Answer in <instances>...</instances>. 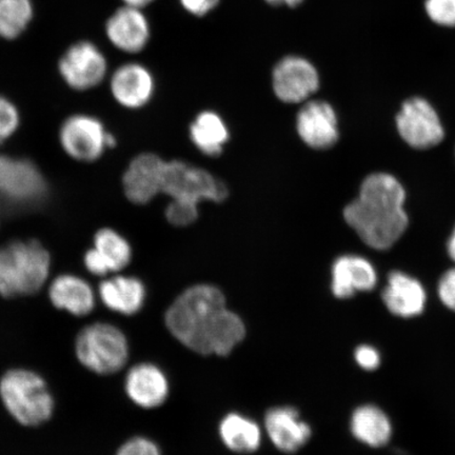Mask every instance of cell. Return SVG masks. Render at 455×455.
Returning <instances> with one entry per match:
<instances>
[{
    "mask_svg": "<svg viewBox=\"0 0 455 455\" xmlns=\"http://www.w3.org/2000/svg\"><path fill=\"white\" fill-rule=\"evenodd\" d=\"M350 430L357 441L373 448L387 445L394 432L388 415L374 405L355 409L350 419Z\"/></svg>",
    "mask_w": 455,
    "mask_h": 455,
    "instance_id": "obj_22",
    "label": "cell"
},
{
    "mask_svg": "<svg viewBox=\"0 0 455 455\" xmlns=\"http://www.w3.org/2000/svg\"><path fill=\"white\" fill-rule=\"evenodd\" d=\"M220 435L227 448L236 453H252L260 446L259 426L243 415H226L220 425Z\"/></svg>",
    "mask_w": 455,
    "mask_h": 455,
    "instance_id": "obj_24",
    "label": "cell"
},
{
    "mask_svg": "<svg viewBox=\"0 0 455 455\" xmlns=\"http://www.w3.org/2000/svg\"><path fill=\"white\" fill-rule=\"evenodd\" d=\"M180 2L187 12L198 17L212 12L220 4V0H180Z\"/></svg>",
    "mask_w": 455,
    "mask_h": 455,
    "instance_id": "obj_35",
    "label": "cell"
},
{
    "mask_svg": "<svg viewBox=\"0 0 455 455\" xmlns=\"http://www.w3.org/2000/svg\"><path fill=\"white\" fill-rule=\"evenodd\" d=\"M448 254L455 261V228L447 243Z\"/></svg>",
    "mask_w": 455,
    "mask_h": 455,
    "instance_id": "obj_38",
    "label": "cell"
},
{
    "mask_svg": "<svg viewBox=\"0 0 455 455\" xmlns=\"http://www.w3.org/2000/svg\"><path fill=\"white\" fill-rule=\"evenodd\" d=\"M48 297L55 308L74 316H85L95 308L96 294L91 283L84 277L62 273L50 282Z\"/></svg>",
    "mask_w": 455,
    "mask_h": 455,
    "instance_id": "obj_18",
    "label": "cell"
},
{
    "mask_svg": "<svg viewBox=\"0 0 455 455\" xmlns=\"http://www.w3.org/2000/svg\"><path fill=\"white\" fill-rule=\"evenodd\" d=\"M109 131L99 117L76 113L61 123L59 142L65 155L74 162L93 164L105 155Z\"/></svg>",
    "mask_w": 455,
    "mask_h": 455,
    "instance_id": "obj_8",
    "label": "cell"
},
{
    "mask_svg": "<svg viewBox=\"0 0 455 455\" xmlns=\"http://www.w3.org/2000/svg\"><path fill=\"white\" fill-rule=\"evenodd\" d=\"M267 4L275 5V7H281V5H287L290 8L298 7L304 0H265Z\"/></svg>",
    "mask_w": 455,
    "mask_h": 455,
    "instance_id": "obj_36",
    "label": "cell"
},
{
    "mask_svg": "<svg viewBox=\"0 0 455 455\" xmlns=\"http://www.w3.org/2000/svg\"><path fill=\"white\" fill-rule=\"evenodd\" d=\"M162 193L171 201L198 207L204 201L224 202L228 188L207 170L174 159L167 162Z\"/></svg>",
    "mask_w": 455,
    "mask_h": 455,
    "instance_id": "obj_6",
    "label": "cell"
},
{
    "mask_svg": "<svg viewBox=\"0 0 455 455\" xmlns=\"http://www.w3.org/2000/svg\"><path fill=\"white\" fill-rule=\"evenodd\" d=\"M378 283V273L371 263L358 255H343L331 268V291L335 298L348 299L358 292L371 291Z\"/></svg>",
    "mask_w": 455,
    "mask_h": 455,
    "instance_id": "obj_16",
    "label": "cell"
},
{
    "mask_svg": "<svg viewBox=\"0 0 455 455\" xmlns=\"http://www.w3.org/2000/svg\"><path fill=\"white\" fill-rule=\"evenodd\" d=\"M382 299L391 315L401 318L422 315L427 305V293L422 283L401 271L390 273Z\"/></svg>",
    "mask_w": 455,
    "mask_h": 455,
    "instance_id": "obj_17",
    "label": "cell"
},
{
    "mask_svg": "<svg viewBox=\"0 0 455 455\" xmlns=\"http://www.w3.org/2000/svg\"><path fill=\"white\" fill-rule=\"evenodd\" d=\"M355 360L357 365L366 371H374L379 367L382 357L375 347L361 345L355 351Z\"/></svg>",
    "mask_w": 455,
    "mask_h": 455,
    "instance_id": "obj_32",
    "label": "cell"
},
{
    "mask_svg": "<svg viewBox=\"0 0 455 455\" xmlns=\"http://www.w3.org/2000/svg\"><path fill=\"white\" fill-rule=\"evenodd\" d=\"M124 388L135 405L147 409L161 406L169 395L166 375L152 363H140L130 369Z\"/></svg>",
    "mask_w": 455,
    "mask_h": 455,
    "instance_id": "obj_20",
    "label": "cell"
},
{
    "mask_svg": "<svg viewBox=\"0 0 455 455\" xmlns=\"http://www.w3.org/2000/svg\"><path fill=\"white\" fill-rule=\"evenodd\" d=\"M21 116L14 102L0 95V146L13 138L20 130Z\"/></svg>",
    "mask_w": 455,
    "mask_h": 455,
    "instance_id": "obj_28",
    "label": "cell"
},
{
    "mask_svg": "<svg viewBox=\"0 0 455 455\" xmlns=\"http://www.w3.org/2000/svg\"><path fill=\"white\" fill-rule=\"evenodd\" d=\"M0 400L16 422L37 427L52 418L55 402L42 375L32 370H8L0 379Z\"/></svg>",
    "mask_w": 455,
    "mask_h": 455,
    "instance_id": "obj_4",
    "label": "cell"
},
{
    "mask_svg": "<svg viewBox=\"0 0 455 455\" xmlns=\"http://www.w3.org/2000/svg\"><path fill=\"white\" fill-rule=\"evenodd\" d=\"M47 193V180L36 164L0 153V198L28 207L42 203Z\"/></svg>",
    "mask_w": 455,
    "mask_h": 455,
    "instance_id": "obj_9",
    "label": "cell"
},
{
    "mask_svg": "<svg viewBox=\"0 0 455 455\" xmlns=\"http://www.w3.org/2000/svg\"><path fill=\"white\" fill-rule=\"evenodd\" d=\"M246 334L242 318L225 308L220 313L208 340V355H228Z\"/></svg>",
    "mask_w": 455,
    "mask_h": 455,
    "instance_id": "obj_27",
    "label": "cell"
},
{
    "mask_svg": "<svg viewBox=\"0 0 455 455\" xmlns=\"http://www.w3.org/2000/svg\"><path fill=\"white\" fill-rule=\"evenodd\" d=\"M52 259L42 243L15 240L0 247V295L5 299L28 297L47 284Z\"/></svg>",
    "mask_w": 455,
    "mask_h": 455,
    "instance_id": "obj_3",
    "label": "cell"
},
{
    "mask_svg": "<svg viewBox=\"0 0 455 455\" xmlns=\"http://www.w3.org/2000/svg\"><path fill=\"white\" fill-rule=\"evenodd\" d=\"M406 193L395 176L374 173L363 181L360 193L344 210L346 223L370 248L387 250L406 231Z\"/></svg>",
    "mask_w": 455,
    "mask_h": 455,
    "instance_id": "obj_1",
    "label": "cell"
},
{
    "mask_svg": "<svg viewBox=\"0 0 455 455\" xmlns=\"http://www.w3.org/2000/svg\"><path fill=\"white\" fill-rule=\"evenodd\" d=\"M0 221H2V209H0Z\"/></svg>",
    "mask_w": 455,
    "mask_h": 455,
    "instance_id": "obj_39",
    "label": "cell"
},
{
    "mask_svg": "<svg viewBox=\"0 0 455 455\" xmlns=\"http://www.w3.org/2000/svg\"><path fill=\"white\" fill-rule=\"evenodd\" d=\"M267 434L275 446L283 453H294L310 440V426L301 420L291 407L273 408L265 419Z\"/></svg>",
    "mask_w": 455,
    "mask_h": 455,
    "instance_id": "obj_19",
    "label": "cell"
},
{
    "mask_svg": "<svg viewBox=\"0 0 455 455\" xmlns=\"http://www.w3.org/2000/svg\"><path fill=\"white\" fill-rule=\"evenodd\" d=\"M105 36L119 52L139 54L150 42L149 20L141 9L124 4L108 17Z\"/></svg>",
    "mask_w": 455,
    "mask_h": 455,
    "instance_id": "obj_15",
    "label": "cell"
},
{
    "mask_svg": "<svg viewBox=\"0 0 455 455\" xmlns=\"http://www.w3.org/2000/svg\"><path fill=\"white\" fill-rule=\"evenodd\" d=\"M122 2L124 5H129V7L139 8L142 10L155 2V0H122Z\"/></svg>",
    "mask_w": 455,
    "mask_h": 455,
    "instance_id": "obj_37",
    "label": "cell"
},
{
    "mask_svg": "<svg viewBox=\"0 0 455 455\" xmlns=\"http://www.w3.org/2000/svg\"><path fill=\"white\" fill-rule=\"evenodd\" d=\"M189 136L192 144L204 156L218 157L230 140V131L220 114L203 111L190 124Z\"/></svg>",
    "mask_w": 455,
    "mask_h": 455,
    "instance_id": "obj_23",
    "label": "cell"
},
{
    "mask_svg": "<svg viewBox=\"0 0 455 455\" xmlns=\"http://www.w3.org/2000/svg\"><path fill=\"white\" fill-rule=\"evenodd\" d=\"M76 354L79 363L91 372L110 375L126 365L128 340L122 330L111 323H91L78 333Z\"/></svg>",
    "mask_w": 455,
    "mask_h": 455,
    "instance_id": "obj_5",
    "label": "cell"
},
{
    "mask_svg": "<svg viewBox=\"0 0 455 455\" xmlns=\"http://www.w3.org/2000/svg\"><path fill=\"white\" fill-rule=\"evenodd\" d=\"M116 455H162L158 447L146 437H133L118 449Z\"/></svg>",
    "mask_w": 455,
    "mask_h": 455,
    "instance_id": "obj_31",
    "label": "cell"
},
{
    "mask_svg": "<svg viewBox=\"0 0 455 455\" xmlns=\"http://www.w3.org/2000/svg\"><path fill=\"white\" fill-rule=\"evenodd\" d=\"M83 263L85 270H87L91 275L107 277L111 275L109 267H108L105 259H102V256L94 247H91L84 252Z\"/></svg>",
    "mask_w": 455,
    "mask_h": 455,
    "instance_id": "obj_34",
    "label": "cell"
},
{
    "mask_svg": "<svg viewBox=\"0 0 455 455\" xmlns=\"http://www.w3.org/2000/svg\"><path fill=\"white\" fill-rule=\"evenodd\" d=\"M424 8L434 24L455 28V0H425Z\"/></svg>",
    "mask_w": 455,
    "mask_h": 455,
    "instance_id": "obj_29",
    "label": "cell"
},
{
    "mask_svg": "<svg viewBox=\"0 0 455 455\" xmlns=\"http://www.w3.org/2000/svg\"><path fill=\"white\" fill-rule=\"evenodd\" d=\"M57 71L68 88L88 92L106 81L109 64L98 44L83 39L65 50L57 62Z\"/></svg>",
    "mask_w": 455,
    "mask_h": 455,
    "instance_id": "obj_7",
    "label": "cell"
},
{
    "mask_svg": "<svg viewBox=\"0 0 455 455\" xmlns=\"http://www.w3.org/2000/svg\"><path fill=\"white\" fill-rule=\"evenodd\" d=\"M301 141L315 150H328L339 141V119L333 107L325 100L304 102L295 119Z\"/></svg>",
    "mask_w": 455,
    "mask_h": 455,
    "instance_id": "obj_13",
    "label": "cell"
},
{
    "mask_svg": "<svg viewBox=\"0 0 455 455\" xmlns=\"http://www.w3.org/2000/svg\"><path fill=\"white\" fill-rule=\"evenodd\" d=\"M320 74L305 57L288 55L272 71V89L284 104H304L320 89Z\"/></svg>",
    "mask_w": 455,
    "mask_h": 455,
    "instance_id": "obj_10",
    "label": "cell"
},
{
    "mask_svg": "<svg viewBox=\"0 0 455 455\" xmlns=\"http://www.w3.org/2000/svg\"><path fill=\"white\" fill-rule=\"evenodd\" d=\"M99 297L108 309L119 315H132L144 307L147 291L140 278L117 275L101 281Z\"/></svg>",
    "mask_w": 455,
    "mask_h": 455,
    "instance_id": "obj_21",
    "label": "cell"
},
{
    "mask_svg": "<svg viewBox=\"0 0 455 455\" xmlns=\"http://www.w3.org/2000/svg\"><path fill=\"white\" fill-rule=\"evenodd\" d=\"M396 126L401 138L418 150L439 145L445 136L435 108L422 98L403 102L396 116Z\"/></svg>",
    "mask_w": 455,
    "mask_h": 455,
    "instance_id": "obj_11",
    "label": "cell"
},
{
    "mask_svg": "<svg viewBox=\"0 0 455 455\" xmlns=\"http://www.w3.org/2000/svg\"><path fill=\"white\" fill-rule=\"evenodd\" d=\"M105 259L111 273L126 269L132 260L133 250L122 233L113 228H100L93 236V246Z\"/></svg>",
    "mask_w": 455,
    "mask_h": 455,
    "instance_id": "obj_25",
    "label": "cell"
},
{
    "mask_svg": "<svg viewBox=\"0 0 455 455\" xmlns=\"http://www.w3.org/2000/svg\"><path fill=\"white\" fill-rule=\"evenodd\" d=\"M109 90L116 104L128 110H139L151 101L156 92L155 76L139 62H126L109 76Z\"/></svg>",
    "mask_w": 455,
    "mask_h": 455,
    "instance_id": "obj_14",
    "label": "cell"
},
{
    "mask_svg": "<svg viewBox=\"0 0 455 455\" xmlns=\"http://www.w3.org/2000/svg\"><path fill=\"white\" fill-rule=\"evenodd\" d=\"M164 215L171 225L175 227L189 226L198 218V207L193 204L170 201Z\"/></svg>",
    "mask_w": 455,
    "mask_h": 455,
    "instance_id": "obj_30",
    "label": "cell"
},
{
    "mask_svg": "<svg viewBox=\"0 0 455 455\" xmlns=\"http://www.w3.org/2000/svg\"><path fill=\"white\" fill-rule=\"evenodd\" d=\"M437 294L447 309L455 312V268L448 270L441 277Z\"/></svg>",
    "mask_w": 455,
    "mask_h": 455,
    "instance_id": "obj_33",
    "label": "cell"
},
{
    "mask_svg": "<svg viewBox=\"0 0 455 455\" xmlns=\"http://www.w3.org/2000/svg\"><path fill=\"white\" fill-rule=\"evenodd\" d=\"M167 162L155 153H140L123 174L124 196L130 203L144 206L163 192Z\"/></svg>",
    "mask_w": 455,
    "mask_h": 455,
    "instance_id": "obj_12",
    "label": "cell"
},
{
    "mask_svg": "<svg viewBox=\"0 0 455 455\" xmlns=\"http://www.w3.org/2000/svg\"><path fill=\"white\" fill-rule=\"evenodd\" d=\"M36 16L33 0H0V39L13 42L27 32Z\"/></svg>",
    "mask_w": 455,
    "mask_h": 455,
    "instance_id": "obj_26",
    "label": "cell"
},
{
    "mask_svg": "<svg viewBox=\"0 0 455 455\" xmlns=\"http://www.w3.org/2000/svg\"><path fill=\"white\" fill-rule=\"evenodd\" d=\"M226 308L223 292L212 284H196L181 293L166 313L169 331L181 344L208 355V339L220 313Z\"/></svg>",
    "mask_w": 455,
    "mask_h": 455,
    "instance_id": "obj_2",
    "label": "cell"
}]
</instances>
